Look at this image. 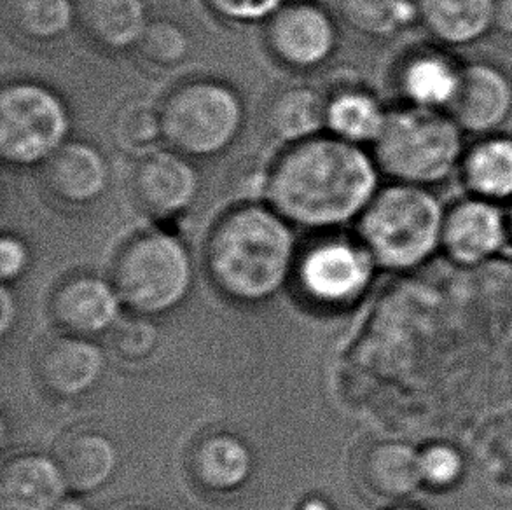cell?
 Listing matches in <instances>:
<instances>
[{"label":"cell","instance_id":"obj_1","mask_svg":"<svg viewBox=\"0 0 512 510\" xmlns=\"http://www.w3.org/2000/svg\"><path fill=\"white\" fill-rule=\"evenodd\" d=\"M381 177L367 147L322 133L285 145L266 166L264 201L292 226L340 228L359 221L380 191Z\"/></svg>","mask_w":512,"mask_h":510},{"label":"cell","instance_id":"obj_2","mask_svg":"<svg viewBox=\"0 0 512 510\" xmlns=\"http://www.w3.org/2000/svg\"><path fill=\"white\" fill-rule=\"evenodd\" d=\"M203 262L224 296L263 303L296 269L292 224L266 201H238L208 231Z\"/></svg>","mask_w":512,"mask_h":510},{"label":"cell","instance_id":"obj_3","mask_svg":"<svg viewBox=\"0 0 512 510\" xmlns=\"http://www.w3.org/2000/svg\"><path fill=\"white\" fill-rule=\"evenodd\" d=\"M444 208L436 189L390 182L360 215L357 240L378 268L413 271L441 254Z\"/></svg>","mask_w":512,"mask_h":510},{"label":"cell","instance_id":"obj_4","mask_svg":"<svg viewBox=\"0 0 512 510\" xmlns=\"http://www.w3.org/2000/svg\"><path fill=\"white\" fill-rule=\"evenodd\" d=\"M465 145L464 131L448 112L395 104L371 152L390 182L437 191L457 179Z\"/></svg>","mask_w":512,"mask_h":510},{"label":"cell","instance_id":"obj_5","mask_svg":"<svg viewBox=\"0 0 512 510\" xmlns=\"http://www.w3.org/2000/svg\"><path fill=\"white\" fill-rule=\"evenodd\" d=\"M160 107L165 144L193 161L229 151L247 116L242 95L215 77H193L173 86Z\"/></svg>","mask_w":512,"mask_h":510},{"label":"cell","instance_id":"obj_6","mask_svg":"<svg viewBox=\"0 0 512 510\" xmlns=\"http://www.w3.org/2000/svg\"><path fill=\"white\" fill-rule=\"evenodd\" d=\"M111 282L130 310L158 317L186 299L193 285V261L179 236L167 229H147L119 249Z\"/></svg>","mask_w":512,"mask_h":510},{"label":"cell","instance_id":"obj_7","mask_svg":"<svg viewBox=\"0 0 512 510\" xmlns=\"http://www.w3.org/2000/svg\"><path fill=\"white\" fill-rule=\"evenodd\" d=\"M72 114L48 84L18 79L0 91V158L14 168L42 166L70 140Z\"/></svg>","mask_w":512,"mask_h":510},{"label":"cell","instance_id":"obj_8","mask_svg":"<svg viewBox=\"0 0 512 510\" xmlns=\"http://www.w3.org/2000/svg\"><path fill=\"white\" fill-rule=\"evenodd\" d=\"M376 269V262L359 240L326 238L303 252L294 271L310 301L341 308L366 294Z\"/></svg>","mask_w":512,"mask_h":510},{"label":"cell","instance_id":"obj_9","mask_svg":"<svg viewBox=\"0 0 512 510\" xmlns=\"http://www.w3.org/2000/svg\"><path fill=\"white\" fill-rule=\"evenodd\" d=\"M264 42L282 67L310 72L333 60L340 48V27L317 0L285 4L264 23Z\"/></svg>","mask_w":512,"mask_h":510},{"label":"cell","instance_id":"obj_10","mask_svg":"<svg viewBox=\"0 0 512 510\" xmlns=\"http://www.w3.org/2000/svg\"><path fill=\"white\" fill-rule=\"evenodd\" d=\"M509 250L507 208L462 193L444 208L441 254L460 268H478Z\"/></svg>","mask_w":512,"mask_h":510},{"label":"cell","instance_id":"obj_11","mask_svg":"<svg viewBox=\"0 0 512 510\" xmlns=\"http://www.w3.org/2000/svg\"><path fill=\"white\" fill-rule=\"evenodd\" d=\"M465 137H483L512 119V72L492 58L464 60L457 95L448 109Z\"/></svg>","mask_w":512,"mask_h":510},{"label":"cell","instance_id":"obj_12","mask_svg":"<svg viewBox=\"0 0 512 510\" xmlns=\"http://www.w3.org/2000/svg\"><path fill=\"white\" fill-rule=\"evenodd\" d=\"M464 58L457 51L427 41L404 49L397 56L390 83L397 104L448 112L457 95Z\"/></svg>","mask_w":512,"mask_h":510},{"label":"cell","instance_id":"obj_13","mask_svg":"<svg viewBox=\"0 0 512 510\" xmlns=\"http://www.w3.org/2000/svg\"><path fill=\"white\" fill-rule=\"evenodd\" d=\"M132 193L137 207L151 219L173 221L193 207L200 194V173L193 159L160 147L137 159Z\"/></svg>","mask_w":512,"mask_h":510},{"label":"cell","instance_id":"obj_14","mask_svg":"<svg viewBox=\"0 0 512 510\" xmlns=\"http://www.w3.org/2000/svg\"><path fill=\"white\" fill-rule=\"evenodd\" d=\"M121 304L111 280L79 273L56 287L49 299V315L63 334L90 338L114 329Z\"/></svg>","mask_w":512,"mask_h":510},{"label":"cell","instance_id":"obj_15","mask_svg":"<svg viewBox=\"0 0 512 510\" xmlns=\"http://www.w3.org/2000/svg\"><path fill=\"white\" fill-rule=\"evenodd\" d=\"M41 168L46 191L70 207H90L102 200L111 182L104 152L84 140L70 138Z\"/></svg>","mask_w":512,"mask_h":510},{"label":"cell","instance_id":"obj_16","mask_svg":"<svg viewBox=\"0 0 512 510\" xmlns=\"http://www.w3.org/2000/svg\"><path fill=\"white\" fill-rule=\"evenodd\" d=\"M104 352L88 338L63 334L41 346L35 374L46 392L58 399H76L102 380Z\"/></svg>","mask_w":512,"mask_h":510},{"label":"cell","instance_id":"obj_17","mask_svg":"<svg viewBox=\"0 0 512 510\" xmlns=\"http://www.w3.org/2000/svg\"><path fill=\"white\" fill-rule=\"evenodd\" d=\"M326 91V131L360 147H373L387 125L390 107L366 83L352 77L334 81Z\"/></svg>","mask_w":512,"mask_h":510},{"label":"cell","instance_id":"obj_18","mask_svg":"<svg viewBox=\"0 0 512 510\" xmlns=\"http://www.w3.org/2000/svg\"><path fill=\"white\" fill-rule=\"evenodd\" d=\"M418 27L427 39L453 51L495 34L497 0H415Z\"/></svg>","mask_w":512,"mask_h":510},{"label":"cell","instance_id":"obj_19","mask_svg":"<svg viewBox=\"0 0 512 510\" xmlns=\"http://www.w3.org/2000/svg\"><path fill=\"white\" fill-rule=\"evenodd\" d=\"M357 477L367 495L401 504L423 488L420 449L406 442L369 444L357 462Z\"/></svg>","mask_w":512,"mask_h":510},{"label":"cell","instance_id":"obj_20","mask_svg":"<svg viewBox=\"0 0 512 510\" xmlns=\"http://www.w3.org/2000/svg\"><path fill=\"white\" fill-rule=\"evenodd\" d=\"M457 180L462 193L507 207L512 201V135L497 131L465 145Z\"/></svg>","mask_w":512,"mask_h":510},{"label":"cell","instance_id":"obj_21","mask_svg":"<svg viewBox=\"0 0 512 510\" xmlns=\"http://www.w3.org/2000/svg\"><path fill=\"white\" fill-rule=\"evenodd\" d=\"M67 490L55 458L25 453L14 456L2 467V510H55Z\"/></svg>","mask_w":512,"mask_h":510},{"label":"cell","instance_id":"obj_22","mask_svg":"<svg viewBox=\"0 0 512 510\" xmlns=\"http://www.w3.org/2000/svg\"><path fill=\"white\" fill-rule=\"evenodd\" d=\"M55 458L67 488L79 495L104 488L118 469V449L107 435L74 430L56 444Z\"/></svg>","mask_w":512,"mask_h":510},{"label":"cell","instance_id":"obj_23","mask_svg":"<svg viewBox=\"0 0 512 510\" xmlns=\"http://www.w3.org/2000/svg\"><path fill=\"white\" fill-rule=\"evenodd\" d=\"M76 6L77 23L109 53L137 49L151 21L146 0H76Z\"/></svg>","mask_w":512,"mask_h":510},{"label":"cell","instance_id":"obj_24","mask_svg":"<svg viewBox=\"0 0 512 510\" xmlns=\"http://www.w3.org/2000/svg\"><path fill=\"white\" fill-rule=\"evenodd\" d=\"M326 91L308 84L287 86L266 107V126L284 145L299 144L326 131Z\"/></svg>","mask_w":512,"mask_h":510},{"label":"cell","instance_id":"obj_25","mask_svg":"<svg viewBox=\"0 0 512 510\" xmlns=\"http://www.w3.org/2000/svg\"><path fill=\"white\" fill-rule=\"evenodd\" d=\"M191 470L201 488L214 493H231L249 481L254 458L240 437L219 432L198 442L191 455Z\"/></svg>","mask_w":512,"mask_h":510},{"label":"cell","instance_id":"obj_26","mask_svg":"<svg viewBox=\"0 0 512 510\" xmlns=\"http://www.w3.org/2000/svg\"><path fill=\"white\" fill-rule=\"evenodd\" d=\"M340 16L357 34L390 41L418 27L415 0H338Z\"/></svg>","mask_w":512,"mask_h":510},{"label":"cell","instance_id":"obj_27","mask_svg":"<svg viewBox=\"0 0 512 510\" xmlns=\"http://www.w3.org/2000/svg\"><path fill=\"white\" fill-rule=\"evenodd\" d=\"M112 140L119 151L139 159L165 142L160 104L133 97L121 104L112 118Z\"/></svg>","mask_w":512,"mask_h":510},{"label":"cell","instance_id":"obj_28","mask_svg":"<svg viewBox=\"0 0 512 510\" xmlns=\"http://www.w3.org/2000/svg\"><path fill=\"white\" fill-rule=\"evenodd\" d=\"M14 30L28 41L55 42L77 23L76 0H9Z\"/></svg>","mask_w":512,"mask_h":510},{"label":"cell","instance_id":"obj_29","mask_svg":"<svg viewBox=\"0 0 512 510\" xmlns=\"http://www.w3.org/2000/svg\"><path fill=\"white\" fill-rule=\"evenodd\" d=\"M191 35L184 25L170 18L149 21L137 46L140 58L154 69H175L191 55Z\"/></svg>","mask_w":512,"mask_h":510},{"label":"cell","instance_id":"obj_30","mask_svg":"<svg viewBox=\"0 0 512 510\" xmlns=\"http://www.w3.org/2000/svg\"><path fill=\"white\" fill-rule=\"evenodd\" d=\"M420 472L423 488L430 491L453 490L464 479V456L448 442H432L420 449Z\"/></svg>","mask_w":512,"mask_h":510},{"label":"cell","instance_id":"obj_31","mask_svg":"<svg viewBox=\"0 0 512 510\" xmlns=\"http://www.w3.org/2000/svg\"><path fill=\"white\" fill-rule=\"evenodd\" d=\"M160 341L158 327L149 317L119 320L112 329V348L119 359L125 362H142L153 355Z\"/></svg>","mask_w":512,"mask_h":510},{"label":"cell","instance_id":"obj_32","mask_svg":"<svg viewBox=\"0 0 512 510\" xmlns=\"http://www.w3.org/2000/svg\"><path fill=\"white\" fill-rule=\"evenodd\" d=\"M291 2L299 0H205L215 16L236 25L266 23L273 14Z\"/></svg>","mask_w":512,"mask_h":510},{"label":"cell","instance_id":"obj_33","mask_svg":"<svg viewBox=\"0 0 512 510\" xmlns=\"http://www.w3.org/2000/svg\"><path fill=\"white\" fill-rule=\"evenodd\" d=\"M30 250L20 236L4 233L0 240V278L2 283L16 282L28 268Z\"/></svg>","mask_w":512,"mask_h":510},{"label":"cell","instance_id":"obj_34","mask_svg":"<svg viewBox=\"0 0 512 510\" xmlns=\"http://www.w3.org/2000/svg\"><path fill=\"white\" fill-rule=\"evenodd\" d=\"M16 320V303H14V296L4 285L0 289V332L2 336H6L11 331V327Z\"/></svg>","mask_w":512,"mask_h":510},{"label":"cell","instance_id":"obj_35","mask_svg":"<svg viewBox=\"0 0 512 510\" xmlns=\"http://www.w3.org/2000/svg\"><path fill=\"white\" fill-rule=\"evenodd\" d=\"M495 32L512 39V0H497L495 6Z\"/></svg>","mask_w":512,"mask_h":510},{"label":"cell","instance_id":"obj_36","mask_svg":"<svg viewBox=\"0 0 512 510\" xmlns=\"http://www.w3.org/2000/svg\"><path fill=\"white\" fill-rule=\"evenodd\" d=\"M298 510H333L331 505L327 504L322 498H308L303 504L299 505Z\"/></svg>","mask_w":512,"mask_h":510},{"label":"cell","instance_id":"obj_37","mask_svg":"<svg viewBox=\"0 0 512 510\" xmlns=\"http://www.w3.org/2000/svg\"><path fill=\"white\" fill-rule=\"evenodd\" d=\"M55 510H91L90 505L84 504L77 498H63L60 505Z\"/></svg>","mask_w":512,"mask_h":510},{"label":"cell","instance_id":"obj_38","mask_svg":"<svg viewBox=\"0 0 512 510\" xmlns=\"http://www.w3.org/2000/svg\"><path fill=\"white\" fill-rule=\"evenodd\" d=\"M507 228H509V250H512V201L507 205Z\"/></svg>","mask_w":512,"mask_h":510},{"label":"cell","instance_id":"obj_39","mask_svg":"<svg viewBox=\"0 0 512 510\" xmlns=\"http://www.w3.org/2000/svg\"><path fill=\"white\" fill-rule=\"evenodd\" d=\"M387 510H427L420 507V505L415 504H406V502H401V504H395L394 507H390Z\"/></svg>","mask_w":512,"mask_h":510},{"label":"cell","instance_id":"obj_40","mask_svg":"<svg viewBox=\"0 0 512 510\" xmlns=\"http://www.w3.org/2000/svg\"><path fill=\"white\" fill-rule=\"evenodd\" d=\"M126 510H153V509H147V507H133V509H126Z\"/></svg>","mask_w":512,"mask_h":510}]
</instances>
